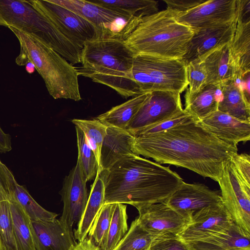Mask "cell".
<instances>
[{"mask_svg":"<svg viewBox=\"0 0 250 250\" xmlns=\"http://www.w3.org/2000/svg\"><path fill=\"white\" fill-rule=\"evenodd\" d=\"M134 54L119 38H97L84 44L79 76L106 85L123 98L142 94L132 79Z\"/></svg>","mask_w":250,"mask_h":250,"instance_id":"277c9868","label":"cell"},{"mask_svg":"<svg viewBox=\"0 0 250 250\" xmlns=\"http://www.w3.org/2000/svg\"><path fill=\"white\" fill-rule=\"evenodd\" d=\"M115 204H104L88 233L89 238L101 250H104Z\"/></svg>","mask_w":250,"mask_h":250,"instance_id":"e575fe53","label":"cell"},{"mask_svg":"<svg viewBox=\"0 0 250 250\" xmlns=\"http://www.w3.org/2000/svg\"><path fill=\"white\" fill-rule=\"evenodd\" d=\"M25 69L28 73L32 74L34 72L35 68L32 63L28 62L25 64Z\"/></svg>","mask_w":250,"mask_h":250,"instance_id":"ee69618b","label":"cell"},{"mask_svg":"<svg viewBox=\"0 0 250 250\" xmlns=\"http://www.w3.org/2000/svg\"><path fill=\"white\" fill-rule=\"evenodd\" d=\"M205 1L203 0H164L167 5V9L173 10L178 13L191 9Z\"/></svg>","mask_w":250,"mask_h":250,"instance_id":"ab89813d","label":"cell"},{"mask_svg":"<svg viewBox=\"0 0 250 250\" xmlns=\"http://www.w3.org/2000/svg\"><path fill=\"white\" fill-rule=\"evenodd\" d=\"M221 86L207 84L197 92L191 93L187 91L184 109L196 121L217 111L222 98Z\"/></svg>","mask_w":250,"mask_h":250,"instance_id":"603a6c76","label":"cell"},{"mask_svg":"<svg viewBox=\"0 0 250 250\" xmlns=\"http://www.w3.org/2000/svg\"><path fill=\"white\" fill-rule=\"evenodd\" d=\"M0 26L16 28L35 38L72 65L81 62L82 48L69 40L27 0H0Z\"/></svg>","mask_w":250,"mask_h":250,"instance_id":"8992f818","label":"cell"},{"mask_svg":"<svg viewBox=\"0 0 250 250\" xmlns=\"http://www.w3.org/2000/svg\"><path fill=\"white\" fill-rule=\"evenodd\" d=\"M101 5L121 11L132 17L142 18L158 12V1L153 0H93Z\"/></svg>","mask_w":250,"mask_h":250,"instance_id":"f546056e","label":"cell"},{"mask_svg":"<svg viewBox=\"0 0 250 250\" xmlns=\"http://www.w3.org/2000/svg\"><path fill=\"white\" fill-rule=\"evenodd\" d=\"M206 72V84L222 86L232 80L234 71L229 56V43L211 51L202 60Z\"/></svg>","mask_w":250,"mask_h":250,"instance_id":"cb8c5ba5","label":"cell"},{"mask_svg":"<svg viewBox=\"0 0 250 250\" xmlns=\"http://www.w3.org/2000/svg\"><path fill=\"white\" fill-rule=\"evenodd\" d=\"M165 202L175 209L192 213L222 203L220 191L212 190L203 184L185 182Z\"/></svg>","mask_w":250,"mask_h":250,"instance_id":"2e32d148","label":"cell"},{"mask_svg":"<svg viewBox=\"0 0 250 250\" xmlns=\"http://www.w3.org/2000/svg\"><path fill=\"white\" fill-rule=\"evenodd\" d=\"M196 122L228 144L237 146L240 142L250 140V123L240 121L220 111Z\"/></svg>","mask_w":250,"mask_h":250,"instance_id":"ac0fdd59","label":"cell"},{"mask_svg":"<svg viewBox=\"0 0 250 250\" xmlns=\"http://www.w3.org/2000/svg\"><path fill=\"white\" fill-rule=\"evenodd\" d=\"M75 128L78 148L77 163L87 181L96 177L99 166L95 154L87 143L83 133L79 127L76 126Z\"/></svg>","mask_w":250,"mask_h":250,"instance_id":"d6a6232c","label":"cell"},{"mask_svg":"<svg viewBox=\"0 0 250 250\" xmlns=\"http://www.w3.org/2000/svg\"><path fill=\"white\" fill-rule=\"evenodd\" d=\"M100 174L99 169L91 187L83 215L74 232V238L78 242L86 238L95 219L104 204V184Z\"/></svg>","mask_w":250,"mask_h":250,"instance_id":"484cf974","label":"cell"},{"mask_svg":"<svg viewBox=\"0 0 250 250\" xmlns=\"http://www.w3.org/2000/svg\"><path fill=\"white\" fill-rule=\"evenodd\" d=\"M233 223L223 204L210 206L193 214L189 223L177 235L186 242L229 229Z\"/></svg>","mask_w":250,"mask_h":250,"instance_id":"9a60e30c","label":"cell"},{"mask_svg":"<svg viewBox=\"0 0 250 250\" xmlns=\"http://www.w3.org/2000/svg\"><path fill=\"white\" fill-rule=\"evenodd\" d=\"M133 149L136 155L161 165L184 167L217 182L225 166L238 153L237 146L221 140L196 120L134 137Z\"/></svg>","mask_w":250,"mask_h":250,"instance_id":"6da1fadb","label":"cell"},{"mask_svg":"<svg viewBox=\"0 0 250 250\" xmlns=\"http://www.w3.org/2000/svg\"><path fill=\"white\" fill-rule=\"evenodd\" d=\"M131 75L141 93L164 91L181 94L188 85L182 60L134 55Z\"/></svg>","mask_w":250,"mask_h":250,"instance_id":"ba28073f","label":"cell"},{"mask_svg":"<svg viewBox=\"0 0 250 250\" xmlns=\"http://www.w3.org/2000/svg\"><path fill=\"white\" fill-rule=\"evenodd\" d=\"M12 149L10 136L4 132L0 127V152H7Z\"/></svg>","mask_w":250,"mask_h":250,"instance_id":"7bdbcfd3","label":"cell"},{"mask_svg":"<svg viewBox=\"0 0 250 250\" xmlns=\"http://www.w3.org/2000/svg\"><path fill=\"white\" fill-rule=\"evenodd\" d=\"M240 0H208L184 12L176 13V20L197 30L220 26L237 21Z\"/></svg>","mask_w":250,"mask_h":250,"instance_id":"8fae6325","label":"cell"},{"mask_svg":"<svg viewBox=\"0 0 250 250\" xmlns=\"http://www.w3.org/2000/svg\"><path fill=\"white\" fill-rule=\"evenodd\" d=\"M180 93L150 92L125 129L134 136L140 130L167 120L183 110Z\"/></svg>","mask_w":250,"mask_h":250,"instance_id":"7c38bea8","label":"cell"},{"mask_svg":"<svg viewBox=\"0 0 250 250\" xmlns=\"http://www.w3.org/2000/svg\"><path fill=\"white\" fill-rule=\"evenodd\" d=\"M27 1L46 17L72 42L83 48L87 41L98 38L95 26L74 12L49 0Z\"/></svg>","mask_w":250,"mask_h":250,"instance_id":"30bf717a","label":"cell"},{"mask_svg":"<svg viewBox=\"0 0 250 250\" xmlns=\"http://www.w3.org/2000/svg\"><path fill=\"white\" fill-rule=\"evenodd\" d=\"M99 250H101L100 249H99Z\"/></svg>","mask_w":250,"mask_h":250,"instance_id":"bcb514c9","label":"cell"},{"mask_svg":"<svg viewBox=\"0 0 250 250\" xmlns=\"http://www.w3.org/2000/svg\"><path fill=\"white\" fill-rule=\"evenodd\" d=\"M156 237L144 229L136 218L113 250H148Z\"/></svg>","mask_w":250,"mask_h":250,"instance_id":"4dcf8cb0","label":"cell"},{"mask_svg":"<svg viewBox=\"0 0 250 250\" xmlns=\"http://www.w3.org/2000/svg\"><path fill=\"white\" fill-rule=\"evenodd\" d=\"M136 208L139 212V216L136 218L140 226L155 236L178 234L189 223L194 214L175 209L165 202Z\"/></svg>","mask_w":250,"mask_h":250,"instance_id":"4fadbf2b","label":"cell"},{"mask_svg":"<svg viewBox=\"0 0 250 250\" xmlns=\"http://www.w3.org/2000/svg\"><path fill=\"white\" fill-rule=\"evenodd\" d=\"M192 120H196L183 109L182 111L170 118L140 130L136 133L134 136H145L156 134L170 129L180 124Z\"/></svg>","mask_w":250,"mask_h":250,"instance_id":"74e56055","label":"cell"},{"mask_svg":"<svg viewBox=\"0 0 250 250\" xmlns=\"http://www.w3.org/2000/svg\"><path fill=\"white\" fill-rule=\"evenodd\" d=\"M84 18L96 27L98 38H119L133 18L124 12L84 0H49Z\"/></svg>","mask_w":250,"mask_h":250,"instance_id":"9c48e42d","label":"cell"},{"mask_svg":"<svg viewBox=\"0 0 250 250\" xmlns=\"http://www.w3.org/2000/svg\"><path fill=\"white\" fill-rule=\"evenodd\" d=\"M11 196L0 195V250H17L10 208Z\"/></svg>","mask_w":250,"mask_h":250,"instance_id":"836d02e7","label":"cell"},{"mask_svg":"<svg viewBox=\"0 0 250 250\" xmlns=\"http://www.w3.org/2000/svg\"><path fill=\"white\" fill-rule=\"evenodd\" d=\"M13 174L0 160V194L6 193L10 195V181Z\"/></svg>","mask_w":250,"mask_h":250,"instance_id":"60d3db41","label":"cell"},{"mask_svg":"<svg viewBox=\"0 0 250 250\" xmlns=\"http://www.w3.org/2000/svg\"><path fill=\"white\" fill-rule=\"evenodd\" d=\"M148 250H190L186 242L176 234L156 237Z\"/></svg>","mask_w":250,"mask_h":250,"instance_id":"f35d334b","label":"cell"},{"mask_svg":"<svg viewBox=\"0 0 250 250\" xmlns=\"http://www.w3.org/2000/svg\"><path fill=\"white\" fill-rule=\"evenodd\" d=\"M100 176L104 184V204L136 208L166 202L184 182L169 167L137 155L118 161Z\"/></svg>","mask_w":250,"mask_h":250,"instance_id":"7a4b0ae2","label":"cell"},{"mask_svg":"<svg viewBox=\"0 0 250 250\" xmlns=\"http://www.w3.org/2000/svg\"><path fill=\"white\" fill-rule=\"evenodd\" d=\"M126 206L115 204L104 250H113L128 231Z\"/></svg>","mask_w":250,"mask_h":250,"instance_id":"d590c367","label":"cell"},{"mask_svg":"<svg viewBox=\"0 0 250 250\" xmlns=\"http://www.w3.org/2000/svg\"><path fill=\"white\" fill-rule=\"evenodd\" d=\"M8 28L16 35L20 44V53L16 59L17 64L22 66L32 63L54 99L81 100L76 67L38 40L16 28Z\"/></svg>","mask_w":250,"mask_h":250,"instance_id":"5b68a950","label":"cell"},{"mask_svg":"<svg viewBox=\"0 0 250 250\" xmlns=\"http://www.w3.org/2000/svg\"><path fill=\"white\" fill-rule=\"evenodd\" d=\"M150 92L143 93L126 102L113 107L99 115L96 120L107 127L125 129L134 116L145 103Z\"/></svg>","mask_w":250,"mask_h":250,"instance_id":"4316f807","label":"cell"},{"mask_svg":"<svg viewBox=\"0 0 250 250\" xmlns=\"http://www.w3.org/2000/svg\"><path fill=\"white\" fill-rule=\"evenodd\" d=\"M99 249L100 248L90 238H85L83 240L76 243L70 250H99Z\"/></svg>","mask_w":250,"mask_h":250,"instance_id":"b9f144b4","label":"cell"},{"mask_svg":"<svg viewBox=\"0 0 250 250\" xmlns=\"http://www.w3.org/2000/svg\"><path fill=\"white\" fill-rule=\"evenodd\" d=\"M31 226L35 250H70L76 244L57 219L31 221Z\"/></svg>","mask_w":250,"mask_h":250,"instance_id":"ffe728a7","label":"cell"},{"mask_svg":"<svg viewBox=\"0 0 250 250\" xmlns=\"http://www.w3.org/2000/svg\"></svg>","mask_w":250,"mask_h":250,"instance_id":"f6af8a7d","label":"cell"},{"mask_svg":"<svg viewBox=\"0 0 250 250\" xmlns=\"http://www.w3.org/2000/svg\"><path fill=\"white\" fill-rule=\"evenodd\" d=\"M10 185L11 197L19 204L31 221H50L56 219L58 214L47 211L39 205L27 190L17 183L14 176Z\"/></svg>","mask_w":250,"mask_h":250,"instance_id":"f1b7e54d","label":"cell"},{"mask_svg":"<svg viewBox=\"0 0 250 250\" xmlns=\"http://www.w3.org/2000/svg\"><path fill=\"white\" fill-rule=\"evenodd\" d=\"M188 88L187 91L193 93L199 91L206 84V72L203 61L195 59L186 64Z\"/></svg>","mask_w":250,"mask_h":250,"instance_id":"8d00e7d4","label":"cell"},{"mask_svg":"<svg viewBox=\"0 0 250 250\" xmlns=\"http://www.w3.org/2000/svg\"><path fill=\"white\" fill-rule=\"evenodd\" d=\"M134 140V136L125 129L107 127L100 151V173L108 170L118 161L136 155L133 149Z\"/></svg>","mask_w":250,"mask_h":250,"instance_id":"d6986e66","label":"cell"},{"mask_svg":"<svg viewBox=\"0 0 250 250\" xmlns=\"http://www.w3.org/2000/svg\"><path fill=\"white\" fill-rule=\"evenodd\" d=\"M10 204L17 250H35L31 220L21 207L12 197Z\"/></svg>","mask_w":250,"mask_h":250,"instance_id":"83f0119b","label":"cell"},{"mask_svg":"<svg viewBox=\"0 0 250 250\" xmlns=\"http://www.w3.org/2000/svg\"><path fill=\"white\" fill-rule=\"evenodd\" d=\"M229 56L234 71L232 80H239L250 72V17L239 13L233 37L229 42Z\"/></svg>","mask_w":250,"mask_h":250,"instance_id":"44dd1931","label":"cell"},{"mask_svg":"<svg viewBox=\"0 0 250 250\" xmlns=\"http://www.w3.org/2000/svg\"><path fill=\"white\" fill-rule=\"evenodd\" d=\"M72 122L83 133L87 143L95 154L99 166L101 148L106 134L107 126L96 119H73Z\"/></svg>","mask_w":250,"mask_h":250,"instance_id":"1f68e13d","label":"cell"},{"mask_svg":"<svg viewBox=\"0 0 250 250\" xmlns=\"http://www.w3.org/2000/svg\"><path fill=\"white\" fill-rule=\"evenodd\" d=\"M222 204L233 222L250 236V156L236 154L224 167L218 181Z\"/></svg>","mask_w":250,"mask_h":250,"instance_id":"52a82bcc","label":"cell"},{"mask_svg":"<svg viewBox=\"0 0 250 250\" xmlns=\"http://www.w3.org/2000/svg\"><path fill=\"white\" fill-rule=\"evenodd\" d=\"M237 21L226 25L194 31L183 61L186 64L195 59L201 61L210 52L229 43L232 40Z\"/></svg>","mask_w":250,"mask_h":250,"instance_id":"e0dca14e","label":"cell"},{"mask_svg":"<svg viewBox=\"0 0 250 250\" xmlns=\"http://www.w3.org/2000/svg\"><path fill=\"white\" fill-rule=\"evenodd\" d=\"M250 240L233 223L225 231L186 243L190 250H250Z\"/></svg>","mask_w":250,"mask_h":250,"instance_id":"7402d4cb","label":"cell"},{"mask_svg":"<svg viewBox=\"0 0 250 250\" xmlns=\"http://www.w3.org/2000/svg\"><path fill=\"white\" fill-rule=\"evenodd\" d=\"M87 180L78 163L64 179L60 191L63 207L59 221L64 229L73 233V227L80 221L88 200Z\"/></svg>","mask_w":250,"mask_h":250,"instance_id":"5bb4252c","label":"cell"},{"mask_svg":"<svg viewBox=\"0 0 250 250\" xmlns=\"http://www.w3.org/2000/svg\"><path fill=\"white\" fill-rule=\"evenodd\" d=\"M218 110L240 121L250 123V103L241 88L232 80L221 86Z\"/></svg>","mask_w":250,"mask_h":250,"instance_id":"d4e9b609","label":"cell"},{"mask_svg":"<svg viewBox=\"0 0 250 250\" xmlns=\"http://www.w3.org/2000/svg\"><path fill=\"white\" fill-rule=\"evenodd\" d=\"M176 13L167 8L149 16L133 18L121 38L134 55L183 60L194 31L178 22Z\"/></svg>","mask_w":250,"mask_h":250,"instance_id":"3957f363","label":"cell"}]
</instances>
